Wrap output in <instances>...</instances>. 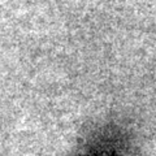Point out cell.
I'll list each match as a JSON object with an SVG mask.
<instances>
[{"label":"cell","mask_w":156,"mask_h":156,"mask_svg":"<svg viewBox=\"0 0 156 156\" xmlns=\"http://www.w3.org/2000/svg\"><path fill=\"white\" fill-rule=\"evenodd\" d=\"M76 156H125V136L117 125L105 124L87 136Z\"/></svg>","instance_id":"6da1fadb"}]
</instances>
